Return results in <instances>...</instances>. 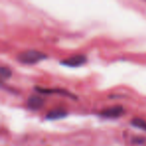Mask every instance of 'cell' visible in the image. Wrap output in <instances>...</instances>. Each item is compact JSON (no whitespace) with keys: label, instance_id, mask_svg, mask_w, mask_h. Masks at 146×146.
<instances>
[{"label":"cell","instance_id":"7a4b0ae2","mask_svg":"<svg viewBox=\"0 0 146 146\" xmlns=\"http://www.w3.org/2000/svg\"><path fill=\"white\" fill-rule=\"evenodd\" d=\"M86 57L84 55H73L68 58L64 59V60H61L60 63L64 66L68 67H78L83 65L86 62Z\"/></svg>","mask_w":146,"mask_h":146},{"label":"cell","instance_id":"5b68a950","mask_svg":"<svg viewBox=\"0 0 146 146\" xmlns=\"http://www.w3.org/2000/svg\"><path fill=\"white\" fill-rule=\"evenodd\" d=\"M67 115V112L64 109H61V108H57V109H53L49 112L46 115V119L48 120H57L61 119V118L65 117Z\"/></svg>","mask_w":146,"mask_h":146},{"label":"cell","instance_id":"277c9868","mask_svg":"<svg viewBox=\"0 0 146 146\" xmlns=\"http://www.w3.org/2000/svg\"><path fill=\"white\" fill-rule=\"evenodd\" d=\"M44 98L40 95H33L30 96L27 100V106L32 110H37L43 106Z\"/></svg>","mask_w":146,"mask_h":146},{"label":"cell","instance_id":"ba28073f","mask_svg":"<svg viewBox=\"0 0 146 146\" xmlns=\"http://www.w3.org/2000/svg\"><path fill=\"white\" fill-rule=\"evenodd\" d=\"M131 124L134 127L140 128V129L146 131V121L143 119H140V118H134L131 121Z\"/></svg>","mask_w":146,"mask_h":146},{"label":"cell","instance_id":"8992f818","mask_svg":"<svg viewBox=\"0 0 146 146\" xmlns=\"http://www.w3.org/2000/svg\"><path fill=\"white\" fill-rule=\"evenodd\" d=\"M35 90L39 93L42 94H52V93H59L63 94V95H68L69 97H74V95H72L71 93H69L66 90L62 89H48V88H42V87H35Z\"/></svg>","mask_w":146,"mask_h":146},{"label":"cell","instance_id":"6da1fadb","mask_svg":"<svg viewBox=\"0 0 146 146\" xmlns=\"http://www.w3.org/2000/svg\"><path fill=\"white\" fill-rule=\"evenodd\" d=\"M47 58V55L44 54L43 52H40L38 50H34V49H30V50L23 51V52L19 53L17 55V60L22 64H35L40 61L44 60Z\"/></svg>","mask_w":146,"mask_h":146},{"label":"cell","instance_id":"52a82bcc","mask_svg":"<svg viewBox=\"0 0 146 146\" xmlns=\"http://www.w3.org/2000/svg\"><path fill=\"white\" fill-rule=\"evenodd\" d=\"M11 75H12V72H11V70L8 68V67L2 66L1 68H0V77H1V80H2V81L10 78Z\"/></svg>","mask_w":146,"mask_h":146},{"label":"cell","instance_id":"3957f363","mask_svg":"<svg viewBox=\"0 0 146 146\" xmlns=\"http://www.w3.org/2000/svg\"><path fill=\"white\" fill-rule=\"evenodd\" d=\"M122 113H123V108L121 106H113V107H109L104 109L100 113V115L106 118H117Z\"/></svg>","mask_w":146,"mask_h":146}]
</instances>
